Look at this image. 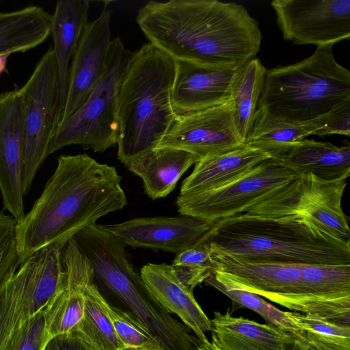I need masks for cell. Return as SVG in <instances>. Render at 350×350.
<instances>
[{"instance_id":"d6a6232c","label":"cell","mask_w":350,"mask_h":350,"mask_svg":"<svg viewBox=\"0 0 350 350\" xmlns=\"http://www.w3.org/2000/svg\"><path fill=\"white\" fill-rule=\"evenodd\" d=\"M107 308L116 334L124 349L160 345L148 329L131 312L122 310L109 304Z\"/></svg>"},{"instance_id":"9a60e30c","label":"cell","mask_w":350,"mask_h":350,"mask_svg":"<svg viewBox=\"0 0 350 350\" xmlns=\"http://www.w3.org/2000/svg\"><path fill=\"white\" fill-rule=\"evenodd\" d=\"M23 105L19 89L0 93V191L3 207L18 221L25 215Z\"/></svg>"},{"instance_id":"4dcf8cb0","label":"cell","mask_w":350,"mask_h":350,"mask_svg":"<svg viewBox=\"0 0 350 350\" xmlns=\"http://www.w3.org/2000/svg\"><path fill=\"white\" fill-rule=\"evenodd\" d=\"M171 267L177 278L193 291L213 273L208 244L204 241L176 254Z\"/></svg>"},{"instance_id":"b9f144b4","label":"cell","mask_w":350,"mask_h":350,"mask_svg":"<svg viewBox=\"0 0 350 350\" xmlns=\"http://www.w3.org/2000/svg\"><path fill=\"white\" fill-rule=\"evenodd\" d=\"M290 350H302L297 341L295 340L293 345Z\"/></svg>"},{"instance_id":"5bb4252c","label":"cell","mask_w":350,"mask_h":350,"mask_svg":"<svg viewBox=\"0 0 350 350\" xmlns=\"http://www.w3.org/2000/svg\"><path fill=\"white\" fill-rule=\"evenodd\" d=\"M101 226L120 239L126 247L148 248L178 254L205 241L212 226L195 217H137Z\"/></svg>"},{"instance_id":"e0dca14e","label":"cell","mask_w":350,"mask_h":350,"mask_svg":"<svg viewBox=\"0 0 350 350\" xmlns=\"http://www.w3.org/2000/svg\"><path fill=\"white\" fill-rule=\"evenodd\" d=\"M175 61L172 104L176 116L216 106L230 98L231 84L238 66Z\"/></svg>"},{"instance_id":"7c38bea8","label":"cell","mask_w":350,"mask_h":350,"mask_svg":"<svg viewBox=\"0 0 350 350\" xmlns=\"http://www.w3.org/2000/svg\"><path fill=\"white\" fill-rule=\"evenodd\" d=\"M271 5L286 40L318 47L350 38V0H274Z\"/></svg>"},{"instance_id":"30bf717a","label":"cell","mask_w":350,"mask_h":350,"mask_svg":"<svg viewBox=\"0 0 350 350\" xmlns=\"http://www.w3.org/2000/svg\"><path fill=\"white\" fill-rule=\"evenodd\" d=\"M23 105V187L27 195L48 152L57 128V69L51 47L20 89Z\"/></svg>"},{"instance_id":"3957f363","label":"cell","mask_w":350,"mask_h":350,"mask_svg":"<svg viewBox=\"0 0 350 350\" xmlns=\"http://www.w3.org/2000/svg\"><path fill=\"white\" fill-rule=\"evenodd\" d=\"M113 166L87 154L61 155L31 210L18 220L16 240L21 265L43 248L64 247L83 228L127 204Z\"/></svg>"},{"instance_id":"277c9868","label":"cell","mask_w":350,"mask_h":350,"mask_svg":"<svg viewBox=\"0 0 350 350\" xmlns=\"http://www.w3.org/2000/svg\"><path fill=\"white\" fill-rule=\"evenodd\" d=\"M175 59L148 42L133 52L118 97L117 157L125 165L157 148L174 120Z\"/></svg>"},{"instance_id":"ffe728a7","label":"cell","mask_w":350,"mask_h":350,"mask_svg":"<svg viewBox=\"0 0 350 350\" xmlns=\"http://www.w3.org/2000/svg\"><path fill=\"white\" fill-rule=\"evenodd\" d=\"M139 273L146 288L164 309L176 314L198 338L207 339L204 333L211 330V319L196 300L193 291L175 275L171 265L148 263Z\"/></svg>"},{"instance_id":"603a6c76","label":"cell","mask_w":350,"mask_h":350,"mask_svg":"<svg viewBox=\"0 0 350 350\" xmlns=\"http://www.w3.org/2000/svg\"><path fill=\"white\" fill-rule=\"evenodd\" d=\"M271 159L258 148L242 145L231 150L206 157L183 181L179 195L207 191L221 187Z\"/></svg>"},{"instance_id":"f35d334b","label":"cell","mask_w":350,"mask_h":350,"mask_svg":"<svg viewBox=\"0 0 350 350\" xmlns=\"http://www.w3.org/2000/svg\"><path fill=\"white\" fill-rule=\"evenodd\" d=\"M191 340L196 350H220L218 347L208 339L200 340L196 336H191Z\"/></svg>"},{"instance_id":"d590c367","label":"cell","mask_w":350,"mask_h":350,"mask_svg":"<svg viewBox=\"0 0 350 350\" xmlns=\"http://www.w3.org/2000/svg\"><path fill=\"white\" fill-rule=\"evenodd\" d=\"M321 129L315 135L318 136L339 134L350 135V100L319 118Z\"/></svg>"},{"instance_id":"8fae6325","label":"cell","mask_w":350,"mask_h":350,"mask_svg":"<svg viewBox=\"0 0 350 350\" xmlns=\"http://www.w3.org/2000/svg\"><path fill=\"white\" fill-rule=\"evenodd\" d=\"M98 281L128 306L166 350H196L189 329L173 319L152 297L131 260L109 261L100 269Z\"/></svg>"},{"instance_id":"60d3db41","label":"cell","mask_w":350,"mask_h":350,"mask_svg":"<svg viewBox=\"0 0 350 350\" xmlns=\"http://www.w3.org/2000/svg\"><path fill=\"white\" fill-rule=\"evenodd\" d=\"M9 55L0 54V74L5 70Z\"/></svg>"},{"instance_id":"4fadbf2b","label":"cell","mask_w":350,"mask_h":350,"mask_svg":"<svg viewBox=\"0 0 350 350\" xmlns=\"http://www.w3.org/2000/svg\"><path fill=\"white\" fill-rule=\"evenodd\" d=\"M243 144L230 98L216 106L176 116L158 147L181 149L200 160Z\"/></svg>"},{"instance_id":"1f68e13d","label":"cell","mask_w":350,"mask_h":350,"mask_svg":"<svg viewBox=\"0 0 350 350\" xmlns=\"http://www.w3.org/2000/svg\"><path fill=\"white\" fill-rule=\"evenodd\" d=\"M302 336L350 350V327L298 312H284Z\"/></svg>"},{"instance_id":"cb8c5ba5","label":"cell","mask_w":350,"mask_h":350,"mask_svg":"<svg viewBox=\"0 0 350 350\" xmlns=\"http://www.w3.org/2000/svg\"><path fill=\"white\" fill-rule=\"evenodd\" d=\"M198 161V157L187 151L157 147L124 165L141 178L146 194L156 200L171 193L183 174Z\"/></svg>"},{"instance_id":"8992f818","label":"cell","mask_w":350,"mask_h":350,"mask_svg":"<svg viewBox=\"0 0 350 350\" xmlns=\"http://www.w3.org/2000/svg\"><path fill=\"white\" fill-rule=\"evenodd\" d=\"M208 244L214 278L284 307L317 297L335 272L334 265L247 260Z\"/></svg>"},{"instance_id":"9c48e42d","label":"cell","mask_w":350,"mask_h":350,"mask_svg":"<svg viewBox=\"0 0 350 350\" xmlns=\"http://www.w3.org/2000/svg\"><path fill=\"white\" fill-rule=\"evenodd\" d=\"M297 176L269 159L235 180L207 191L179 195L178 213L210 225L235 215L293 182Z\"/></svg>"},{"instance_id":"d4e9b609","label":"cell","mask_w":350,"mask_h":350,"mask_svg":"<svg viewBox=\"0 0 350 350\" xmlns=\"http://www.w3.org/2000/svg\"><path fill=\"white\" fill-rule=\"evenodd\" d=\"M299 176L304 186L303 212L335 237L350 243L349 218L341 206L347 179L325 181L310 174Z\"/></svg>"},{"instance_id":"836d02e7","label":"cell","mask_w":350,"mask_h":350,"mask_svg":"<svg viewBox=\"0 0 350 350\" xmlns=\"http://www.w3.org/2000/svg\"><path fill=\"white\" fill-rule=\"evenodd\" d=\"M17 222L11 215L0 212V291L21 265L16 240Z\"/></svg>"},{"instance_id":"ab89813d","label":"cell","mask_w":350,"mask_h":350,"mask_svg":"<svg viewBox=\"0 0 350 350\" xmlns=\"http://www.w3.org/2000/svg\"><path fill=\"white\" fill-rule=\"evenodd\" d=\"M122 350H166L161 345H150L141 348L137 349H123Z\"/></svg>"},{"instance_id":"52a82bcc","label":"cell","mask_w":350,"mask_h":350,"mask_svg":"<svg viewBox=\"0 0 350 350\" xmlns=\"http://www.w3.org/2000/svg\"><path fill=\"white\" fill-rule=\"evenodd\" d=\"M133 52L111 40L105 72L83 105L56 129L49 155L70 145L102 152L117 143L120 87Z\"/></svg>"},{"instance_id":"6da1fadb","label":"cell","mask_w":350,"mask_h":350,"mask_svg":"<svg viewBox=\"0 0 350 350\" xmlns=\"http://www.w3.org/2000/svg\"><path fill=\"white\" fill-rule=\"evenodd\" d=\"M303 195L299 176L244 211L215 223L205 241L251 260L350 265V243L303 212Z\"/></svg>"},{"instance_id":"e575fe53","label":"cell","mask_w":350,"mask_h":350,"mask_svg":"<svg viewBox=\"0 0 350 350\" xmlns=\"http://www.w3.org/2000/svg\"><path fill=\"white\" fill-rule=\"evenodd\" d=\"M49 310L23 325L12 335L4 350H42L50 338L47 331Z\"/></svg>"},{"instance_id":"7a4b0ae2","label":"cell","mask_w":350,"mask_h":350,"mask_svg":"<svg viewBox=\"0 0 350 350\" xmlns=\"http://www.w3.org/2000/svg\"><path fill=\"white\" fill-rule=\"evenodd\" d=\"M136 22L149 42L173 57L213 66H239L254 58L262 35L241 4L217 0L149 1Z\"/></svg>"},{"instance_id":"2e32d148","label":"cell","mask_w":350,"mask_h":350,"mask_svg":"<svg viewBox=\"0 0 350 350\" xmlns=\"http://www.w3.org/2000/svg\"><path fill=\"white\" fill-rule=\"evenodd\" d=\"M111 18V11L105 5L99 16L84 27L71 62L66 99L59 124L83 105L105 72L112 40Z\"/></svg>"},{"instance_id":"f546056e","label":"cell","mask_w":350,"mask_h":350,"mask_svg":"<svg viewBox=\"0 0 350 350\" xmlns=\"http://www.w3.org/2000/svg\"><path fill=\"white\" fill-rule=\"evenodd\" d=\"M204 282L221 291L240 306L256 312L268 323L286 330L295 337L299 334L297 327L287 317L284 311L273 306L261 296L227 285L212 275Z\"/></svg>"},{"instance_id":"44dd1931","label":"cell","mask_w":350,"mask_h":350,"mask_svg":"<svg viewBox=\"0 0 350 350\" xmlns=\"http://www.w3.org/2000/svg\"><path fill=\"white\" fill-rule=\"evenodd\" d=\"M271 159L297 176L310 174L325 181L347 179L350 146L304 139L280 149Z\"/></svg>"},{"instance_id":"7bdbcfd3","label":"cell","mask_w":350,"mask_h":350,"mask_svg":"<svg viewBox=\"0 0 350 350\" xmlns=\"http://www.w3.org/2000/svg\"><path fill=\"white\" fill-rule=\"evenodd\" d=\"M1 13V10H0V14Z\"/></svg>"},{"instance_id":"ac0fdd59","label":"cell","mask_w":350,"mask_h":350,"mask_svg":"<svg viewBox=\"0 0 350 350\" xmlns=\"http://www.w3.org/2000/svg\"><path fill=\"white\" fill-rule=\"evenodd\" d=\"M62 259L66 284L49 310L47 331L50 338L75 330L83 316L86 287L94 280L92 269L73 237L62 248Z\"/></svg>"},{"instance_id":"d6986e66","label":"cell","mask_w":350,"mask_h":350,"mask_svg":"<svg viewBox=\"0 0 350 350\" xmlns=\"http://www.w3.org/2000/svg\"><path fill=\"white\" fill-rule=\"evenodd\" d=\"M90 3L88 0H59L51 16L50 35L57 69V127L66 103L71 62L88 22Z\"/></svg>"},{"instance_id":"f1b7e54d","label":"cell","mask_w":350,"mask_h":350,"mask_svg":"<svg viewBox=\"0 0 350 350\" xmlns=\"http://www.w3.org/2000/svg\"><path fill=\"white\" fill-rule=\"evenodd\" d=\"M108 304L94 279L86 287L83 316L75 330L96 350H122L124 347L114 330Z\"/></svg>"},{"instance_id":"8d00e7d4","label":"cell","mask_w":350,"mask_h":350,"mask_svg":"<svg viewBox=\"0 0 350 350\" xmlns=\"http://www.w3.org/2000/svg\"><path fill=\"white\" fill-rule=\"evenodd\" d=\"M42 350H96L78 332L51 337Z\"/></svg>"},{"instance_id":"ba28073f","label":"cell","mask_w":350,"mask_h":350,"mask_svg":"<svg viewBox=\"0 0 350 350\" xmlns=\"http://www.w3.org/2000/svg\"><path fill=\"white\" fill-rule=\"evenodd\" d=\"M62 248L49 246L36 253L0 291V350L27 321L49 309L64 291Z\"/></svg>"},{"instance_id":"83f0119b","label":"cell","mask_w":350,"mask_h":350,"mask_svg":"<svg viewBox=\"0 0 350 350\" xmlns=\"http://www.w3.org/2000/svg\"><path fill=\"white\" fill-rule=\"evenodd\" d=\"M321 129L319 118L304 124L274 120L256 110L244 144L267 152L271 158L287 145L315 135Z\"/></svg>"},{"instance_id":"484cf974","label":"cell","mask_w":350,"mask_h":350,"mask_svg":"<svg viewBox=\"0 0 350 350\" xmlns=\"http://www.w3.org/2000/svg\"><path fill=\"white\" fill-rule=\"evenodd\" d=\"M51 16L40 7L31 5L0 14V54L31 49L51 34Z\"/></svg>"},{"instance_id":"5b68a950","label":"cell","mask_w":350,"mask_h":350,"mask_svg":"<svg viewBox=\"0 0 350 350\" xmlns=\"http://www.w3.org/2000/svg\"><path fill=\"white\" fill-rule=\"evenodd\" d=\"M333 46L267 70L256 110L276 121L304 124L350 100V71L336 62Z\"/></svg>"},{"instance_id":"4316f807","label":"cell","mask_w":350,"mask_h":350,"mask_svg":"<svg viewBox=\"0 0 350 350\" xmlns=\"http://www.w3.org/2000/svg\"><path fill=\"white\" fill-rule=\"evenodd\" d=\"M266 68L258 58H252L236 70L230 90L236 128L243 141L250 131L261 95Z\"/></svg>"},{"instance_id":"74e56055","label":"cell","mask_w":350,"mask_h":350,"mask_svg":"<svg viewBox=\"0 0 350 350\" xmlns=\"http://www.w3.org/2000/svg\"><path fill=\"white\" fill-rule=\"evenodd\" d=\"M295 340L302 350H349L319 340L308 338L299 334Z\"/></svg>"},{"instance_id":"7402d4cb","label":"cell","mask_w":350,"mask_h":350,"mask_svg":"<svg viewBox=\"0 0 350 350\" xmlns=\"http://www.w3.org/2000/svg\"><path fill=\"white\" fill-rule=\"evenodd\" d=\"M211 338L220 350H290L295 337L273 325L262 324L228 310L214 312Z\"/></svg>"}]
</instances>
